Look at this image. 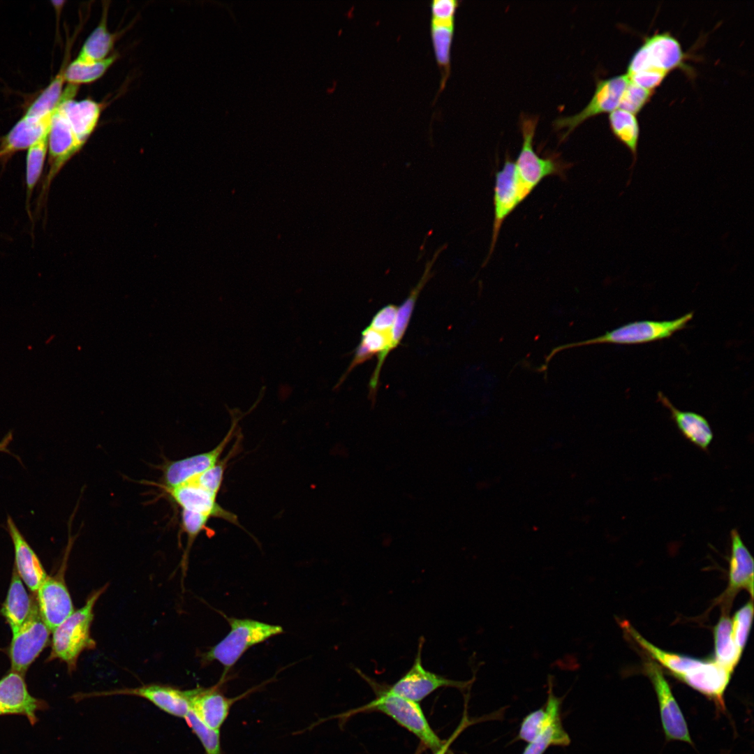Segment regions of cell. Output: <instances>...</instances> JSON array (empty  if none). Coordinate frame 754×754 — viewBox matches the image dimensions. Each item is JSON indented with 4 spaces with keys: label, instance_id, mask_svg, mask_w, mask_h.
<instances>
[{
    "label": "cell",
    "instance_id": "obj_24",
    "mask_svg": "<svg viewBox=\"0 0 754 754\" xmlns=\"http://www.w3.org/2000/svg\"><path fill=\"white\" fill-rule=\"evenodd\" d=\"M731 556L729 568L727 593L732 595L740 589L747 590L753 597V558L736 528L730 531Z\"/></svg>",
    "mask_w": 754,
    "mask_h": 754
},
{
    "label": "cell",
    "instance_id": "obj_40",
    "mask_svg": "<svg viewBox=\"0 0 754 754\" xmlns=\"http://www.w3.org/2000/svg\"><path fill=\"white\" fill-rule=\"evenodd\" d=\"M397 309L394 304L383 307L374 315L368 327L380 332L391 333Z\"/></svg>",
    "mask_w": 754,
    "mask_h": 754
},
{
    "label": "cell",
    "instance_id": "obj_21",
    "mask_svg": "<svg viewBox=\"0 0 754 754\" xmlns=\"http://www.w3.org/2000/svg\"><path fill=\"white\" fill-rule=\"evenodd\" d=\"M55 111L39 119L24 116L1 139L0 162L6 163L15 153L29 149L47 134Z\"/></svg>",
    "mask_w": 754,
    "mask_h": 754
},
{
    "label": "cell",
    "instance_id": "obj_20",
    "mask_svg": "<svg viewBox=\"0 0 754 754\" xmlns=\"http://www.w3.org/2000/svg\"><path fill=\"white\" fill-rule=\"evenodd\" d=\"M6 531L13 545L14 568L26 586L36 592L47 577L42 563L10 515L6 519Z\"/></svg>",
    "mask_w": 754,
    "mask_h": 754
},
{
    "label": "cell",
    "instance_id": "obj_30",
    "mask_svg": "<svg viewBox=\"0 0 754 754\" xmlns=\"http://www.w3.org/2000/svg\"><path fill=\"white\" fill-rule=\"evenodd\" d=\"M453 30L454 20L437 21L431 20V36L436 61L441 73L440 91L444 88L450 73V47Z\"/></svg>",
    "mask_w": 754,
    "mask_h": 754
},
{
    "label": "cell",
    "instance_id": "obj_5",
    "mask_svg": "<svg viewBox=\"0 0 754 754\" xmlns=\"http://www.w3.org/2000/svg\"><path fill=\"white\" fill-rule=\"evenodd\" d=\"M686 54L679 40L670 32L655 33L644 38L643 43L632 55L627 75L644 71H658L667 74L679 68L692 74Z\"/></svg>",
    "mask_w": 754,
    "mask_h": 754
},
{
    "label": "cell",
    "instance_id": "obj_28",
    "mask_svg": "<svg viewBox=\"0 0 754 754\" xmlns=\"http://www.w3.org/2000/svg\"><path fill=\"white\" fill-rule=\"evenodd\" d=\"M609 123L610 129L616 140L625 145L633 156L630 168L637 159V149L640 128L636 114L618 108L609 113Z\"/></svg>",
    "mask_w": 754,
    "mask_h": 754
},
{
    "label": "cell",
    "instance_id": "obj_41",
    "mask_svg": "<svg viewBox=\"0 0 754 754\" xmlns=\"http://www.w3.org/2000/svg\"><path fill=\"white\" fill-rule=\"evenodd\" d=\"M458 6L455 0H434L431 3V20L437 21L454 20V13Z\"/></svg>",
    "mask_w": 754,
    "mask_h": 754
},
{
    "label": "cell",
    "instance_id": "obj_4",
    "mask_svg": "<svg viewBox=\"0 0 754 754\" xmlns=\"http://www.w3.org/2000/svg\"><path fill=\"white\" fill-rule=\"evenodd\" d=\"M226 618L230 627L229 633L202 654L203 663L217 661L223 666L221 679L249 648L283 633V628L279 625L249 619Z\"/></svg>",
    "mask_w": 754,
    "mask_h": 754
},
{
    "label": "cell",
    "instance_id": "obj_29",
    "mask_svg": "<svg viewBox=\"0 0 754 754\" xmlns=\"http://www.w3.org/2000/svg\"><path fill=\"white\" fill-rule=\"evenodd\" d=\"M715 660L732 672L737 666L742 652L736 645L732 635V623L724 615L714 628Z\"/></svg>",
    "mask_w": 754,
    "mask_h": 754
},
{
    "label": "cell",
    "instance_id": "obj_2",
    "mask_svg": "<svg viewBox=\"0 0 754 754\" xmlns=\"http://www.w3.org/2000/svg\"><path fill=\"white\" fill-rule=\"evenodd\" d=\"M106 589L107 586H104L91 593L82 607L74 610L52 631L50 660L59 659L66 664L68 672H73L80 654L96 647L91 635L94 608Z\"/></svg>",
    "mask_w": 754,
    "mask_h": 754
},
{
    "label": "cell",
    "instance_id": "obj_8",
    "mask_svg": "<svg viewBox=\"0 0 754 754\" xmlns=\"http://www.w3.org/2000/svg\"><path fill=\"white\" fill-rule=\"evenodd\" d=\"M423 644L424 638L421 637L413 665L399 680L387 686L391 692L418 702L442 687L464 690L471 686L473 679L453 680L426 670L422 661Z\"/></svg>",
    "mask_w": 754,
    "mask_h": 754
},
{
    "label": "cell",
    "instance_id": "obj_27",
    "mask_svg": "<svg viewBox=\"0 0 754 754\" xmlns=\"http://www.w3.org/2000/svg\"><path fill=\"white\" fill-rule=\"evenodd\" d=\"M108 6L103 7L98 24L84 41L75 59L84 63L96 62L110 56L117 38V34L111 33L108 28Z\"/></svg>",
    "mask_w": 754,
    "mask_h": 754
},
{
    "label": "cell",
    "instance_id": "obj_32",
    "mask_svg": "<svg viewBox=\"0 0 754 754\" xmlns=\"http://www.w3.org/2000/svg\"><path fill=\"white\" fill-rule=\"evenodd\" d=\"M117 58V54H113L96 62L84 63L75 59L66 67V82L76 86L94 82L104 75Z\"/></svg>",
    "mask_w": 754,
    "mask_h": 754
},
{
    "label": "cell",
    "instance_id": "obj_31",
    "mask_svg": "<svg viewBox=\"0 0 754 754\" xmlns=\"http://www.w3.org/2000/svg\"><path fill=\"white\" fill-rule=\"evenodd\" d=\"M66 67H62L50 84L43 90L27 110L24 117L39 119L54 112L59 106L63 95V86L66 82Z\"/></svg>",
    "mask_w": 754,
    "mask_h": 754
},
{
    "label": "cell",
    "instance_id": "obj_33",
    "mask_svg": "<svg viewBox=\"0 0 754 754\" xmlns=\"http://www.w3.org/2000/svg\"><path fill=\"white\" fill-rule=\"evenodd\" d=\"M48 133L28 149L26 163V184L28 201L42 174L48 150Z\"/></svg>",
    "mask_w": 754,
    "mask_h": 754
},
{
    "label": "cell",
    "instance_id": "obj_11",
    "mask_svg": "<svg viewBox=\"0 0 754 754\" xmlns=\"http://www.w3.org/2000/svg\"><path fill=\"white\" fill-rule=\"evenodd\" d=\"M110 695H132L145 698L156 707L169 714L179 718H185L191 711L188 690L150 683L136 688H125L111 690L79 693L74 695L77 701L89 697Z\"/></svg>",
    "mask_w": 754,
    "mask_h": 754
},
{
    "label": "cell",
    "instance_id": "obj_44",
    "mask_svg": "<svg viewBox=\"0 0 754 754\" xmlns=\"http://www.w3.org/2000/svg\"><path fill=\"white\" fill-rule=\"evenodd\" d=\"M420 753H421V748H419V749H417V752L415 754H420Z\"/></svg>",
    "mask_w": 754,
    "mask_h": 754
},
{
    "label": "cell",
    "instance_id": "obj_35",
    "mask_svg": "<svg viewBox=\"0 0 754 754\" xmlns=\"http://www.w3.org/2000/svg\"><path fill=\"white\" fill-rule=\"evenodd\" d=\"M180 517L182 528L188 537L186 549L182 562L184 574L186 569L188 555L191 545L201 532L209 531L207 523L210 517L197 512L183 509H182Z\"/></svg>",
    "mask_w": 754,
    "mask_h": 754
},
{
    "label": "cell",
    "instance_id": "obj_1",
    "mask_svg": "<svg viewBox=\"0 0 754 754\" xmlns=\"http://www.w3.org/2000/svg\"><path fill=\"white\" fill-rule=\"evenodd\" d=\"M357 670L374 688L376 697L370 702L348 712L347 716L359 712L380 711L413 734L432 752L442 746L444 741L430 726L418 702L391 692L387 686H382L359 670Z\"/></svg>",
    "mask_w": 754,
    "mask_h": 754
},
{
    "label": "cell",
    "instance_id": "obj_7",
    "mask_svg": "<svg viewBox=\"0 0 754 754\" xmlns=\"http://www.w3.org/2000/svg\"><path fill=\"white\" fill-rule=\"evenodd\" d=\"M531 193L517 175L514 161L507 158L502 168L496 173L492 235L485 263L494 251L505 220Z\"/></svg>",
    "mask_w": 754,
    "mask_h": 754
},
{
    "label": "cell",
    "instance_id": "obj_23",
    "mask_svg": "<svg viewBox=\"0 0 754 754\" xmlns=\"http://www.w3.org/2000/svg\"><path fill=\"white\" fill-rule=\"evenodd\" d=\"M657 398L669 410L671 419L681 434L701 450L707 451L714 438L712 429L707 420L697 413L678 409L661 392H658Z\"/></svg>",
    "mask_w": 754,
    "mask_h": 754
},
{
    "label": "cell",
    "instance_id": "obj_42",
    "mask_svg": "<svg viewBox=\"0 0 754 754\" xmlns=\"http://www.w3.org/2000/svg\"><path fill=\"white\" fill-rule=\"evenodd\" d=\"M475 720H471L468 717L467 713H466V707H465V710H464L462 718H461L459 724L457 727L456 730L453 732L452 735L446 741H445L443 742L442 746L438 750L433 752L434 753L433 754H446V753L448 752L450 745L457 739V737L461 734V732L463 730H464L470 725H471V724H473L474 723H476Z\"/></svg>",
    "mask_w": 754,
    "mask_h": 754
},
{
    "label": "cell",
    "instance_id": "obj_37",
    "mask_svg": "<svg viewBox=\"0 0 754 754\" xmlns=\"http://www.w3.org/2000/svg\"><path fill=\"white\" fill-rule=\"evenodd\" d=\"M653 93L654 90L646 89L630 80L623 91L619 108L637 114L648 103Z\"/></svg>",
    "mask_w": 754,
    "mask_h": 754
},
{
    "label": "cell",
    "instance_id": "obj_12",
    "mask_svg": "<svg viewBox=\"0 0 754 754\" xmlns=\"http://www.w3.org/2000/svg\"><path fill=\"white\" fill-rule=\"evenodd\" d=\"M645 672L655 689L663 728L667 740H679L692 744L688 726L660 667L651 660L645 664Z\"/></svg>",
    "mask_w": 754,
    "mask_h": 754
},
{
    "label": "cell",
    "instance_id": "obj_26",
    "mask_svg": "<svg viewBox=\"0 0 754 754\" xmlns=\"http://www.w3.org/2000/svg\"><path fill=\"white\" fill-rule=\"evenodd\" d=\"M35 605L36 603L29 597L21 578L13 568L7 596L1 609L13 635L29 619Z\"/></svg>",
    "mask_w": 754,
    "mask_h": 754
},
{
    "label": "cell",
    "instance_id": "obj_34",
    "mask_svg": "<svg viewBox=\"0 0 754 754\" xmlns=\"http://www.w3.org/2000/svg\"><path fill=\"white\" fill-rule=\"evenodd\" d=\"M570 744V736L564 730L561 718L555 720L534 741L528 743L522 754H544L549 746H567Z\"/></svg>",
    "mask_w": 754,
    "mask_h": 754
},
{
    "label": "cell",
    "instance_id": "obj_19",
    "mask_svg": "<svg viewBox=\"0 0 754 754\" xmlns=\"http://www.w3.org/2000/svg\"><path fill=\"white\" fill-rule=\"evenodd\" d=\"M191 711L209 727L220 730L226 720L231 706L244 693L236 697H227L219 690V684L209 688L198 687L188 690Z\"/></svg>",
    "mask_w": 754,
    "mask_h": 754
},
{
    "label": "cell",
    "instance_id": "obj_6",
    "mask_svg": "<svg viewBox=\"0 0 754 754\" xmlns=\"http://www.w3.org/2000/svg\"><path fill=\"white\" fill-rule=\"evenodd\" d=\"M537 121L535 117L523 118L521 126L522 145L514 161L517 175L531 193L543 179L551 175L561 177L569 167L568 164L555 158H542L536 154L533 142Z\"/></svg>",
    "mask_w": 754,
    "mask_h": 754
},
{
    "label": "cell",
    "instance_id": "obj_14",
    "mask_svg": "<svg viewBox=\"0 0 754 754\" xmlns=\"http://www.w3.org/2000/svg\"><path fill=\"white\" fill-rule=\"evenodd\" d=\"M36 593L40 615L51 632L74 612L63 570L57 575H47Z\"/></svg>",
    "mask_w": 754,
    "mask_h": 754
},
{
    "label": "cell",
    "instance_id": "obj_3",
    "mask_svg": "<svg viewBox=\"0 0 754 754\" xmlns=\"http://www.w3.org/2000/svg\"><path fill=\"white\" fill-rule=\"evenodd\" d=\"M693 313L689 312L672 320H644L630 322L619 326L604 334L582 341L569 343L554 348L545 358V363L539 371H545L553 356L563 350L575 347L600 344L612 343L620 345L642 344L672 337L674 333L686 328L693 319Z\"/></svg>",
    "mask_w": 754,
    "mask_h": 754
},
{
    "label": "cell",
    "instance_id": "obj_13",
    "mask_svg": "<svg viewBox=\"0 0 754 754\" xmlns=\"http://www.w3.org/2000/svg\"><path fill=\"white\" fill-rule=\"evenodd\" d=\"M234 420L228 434L212 450L188 457L165 463L162 466L163 482L165 490L182 485L214 466L232 438L237 425Z\"/></svg>",
    "mask_w": 754,
    "mask_h": 754
},
{
    "label": "cell",
    "instance_id": "obj_9",
    "mask_svg": "<svg viewBox=\"0 0 754 754\" xmlns=\"http://www.w3.org/2000/svg\"><path fill=\"white\" fill-rule=\"evenodd\" d=\"M50 633L36 603L29 619L13 635L8 652L12 671L24 676L48 644Z\"/></svg>",
    "mask_w": 754,
    "mask_h": 754
},
{
    "label": "cell",
    "instance_id": "obj_17",
    "mask_svg": "<svg viewBox=\"0 0 754 754\" xmlns=\"http://www.w3.org/2000/svg\"><path fill=\"white\" fill-rule=\"evenodd\" d=\"M77 89L78 86L68 84L64 89L60 105L77 141L82 146L98 124L102 105L91 98L75 101L73 98Z\"/></svg>",
    "mask_w": 754,
    "mask_h": 754
},
{
    "label": "cell",
    "instance_id": "obj_38",
    "mask_svg": "<svg viewBox=\"0 0 754 754\" xmlns=\"http://www.w3.org/2000/svg\"><path fill=\"white\" fill-rule=\"evenodd\" d=\"M753 614L752 601L748 602L734 614L732 623V635L734 642L742 652L746 645L751 626Z\"/></svg>",
    "mask_w": 754,
    "mask_h": 754
},
{
    "label": "cell",
    "instance_id": "obj_25",
    "mask_svg": "<svg viewBox=\"0 0 754 754\" xmlns=\"http://www.w3.org/2000/svg\"><path fill=\"white\" fill-rule=\"evenodd\" d=\"M548 696L545 704L526 715L522 720L517 740L526 743L534 741L555 720L561 718V709L563 697L556 696L553 691L552 677H548Z\"/></svg>",
    "mask_w": 754,
    "mask_h": 754
},
{
    "label": "cell",
    "instance_id": "obj_36",
    "mask_svg": "<svg viewBox=\"0 0 754 754\" xmlns=\"http://www.w3.org/2000/svg\"><path fill=\"white\" fill-rule=\"evenodd\" d=\"M184 718L200 740L206 754H221L219 730L207 726L192 711H190Z\"/></svg>",
    "mask_w": 754,
    "mask_h": 754
},
{
    "label": "cell",
    "instance_id": "obj_18",
    "mask_svg": "<svg viewBox=\"0 0 754 754\" xmlns=\"http://www.w3.org/2000/svg\"><path fill=\"white\" fill-rule=\"evenodd\" d=\"M166 491L181 509L197 512L210 518H220L239 526L237 515L217 503V495L193 480Z\"/></svg>",
    "mask_w": 754,
    "mask_h": 754
},
{
    "label": "cell",
    "instance_id": "obj_10",
    "mask_svg": "<svg viewBox=\"0 0 754 754\" xmlns=\"http://www.w3.org/2000/svg\"><path fill=\"white\" fill-rule=\"evenodd\" d=\"M629 81L626 73L599 80L596 82L594 94L585 108L572 116L556 119L554 122V128L565 130V138L589 118L603 113H610L618 109Z\"/></svg>",
    "mask_w": 754,
    "mask_h": 754
},
{
    "label": "cell",
    "instance_id": "obj_22",
    "mask_svg": "<svg viewBox=\"0 0 754 754\" xmlns=\"http://www.w3.org/2000/svg\"><path fill=\"white\" fill-rule=\"evenodd\" d=\"M732 673L715 660H704L699 667L680 680L713 700L720 709H724L723 694Z\"/></svg>",
    "mask_w": 754,
    "mask_h": 754
},
{
    "label": "cell",
    "instance_id": "obj_16",
    "mask_svg": "<svg viewBox=\"0 0 754 754\" xmlns=\"http://www.w3.org/2000/svg\"><path fill=\"white\" fill-rule=\"evenodd\" d=\"M81 147L59 103L53 115L48 133L50 170L46 178L47 185L51 183L63 165Z\"/></svg>",
    "mask_w": 754,
    "mask_h": 754
},
{
    "label": "cell",
    "instance_id": "obj_15",
    "mask_svg": "<svg viewBox=\"0 0 754 754\" xmlns=\"http://www.w3.org/2000/svg\"><path fill=\"white\" fill-rule=\"evenodd\" d=\"M47 707L43 700L31 695L23 675L11 670L0 679V716H24L34 725L38 721L36 712Z\"/></svg>",
    "mask_w": 754,
    "mask_h": 754
},
{
    "label": "cell",
    "instance_id": "obj_43",
    "mask_svg": "<svg viewBox=\"0 0 754 754\" xmlns=\"http://www.w3.org/2000/svg\"><path fill=\"white\" fill-rule=\"evenodd\" d=\"M12 440H13V434H12L11 432H9L0 441V452H6V453H8L9 454H12V455L16 457L12 452H10V450L8 448V447L9 444L11 443Z\"/></svg>",
    "mask_w": 754,
    "mask_h": 754
},
{
    "label": "cell",
    "instance_id": "obj_39",
    "mask_svg": "<svg viewBox=\"0 0 754 754\" xmlns=\"http://www.w3.org/2000/svg\"><path fill=\"white\" fill-rule=\"evenodd\" d=\"M228 459L227 457L223 461H219L192 480L207 491L218 495L223 481L226 463Z\"/></svg>",
    "mask_w": 754,
    "mask_h": 754
}]
</instances>
